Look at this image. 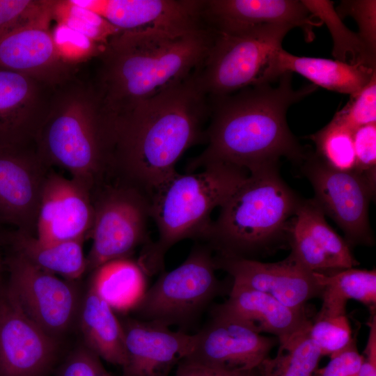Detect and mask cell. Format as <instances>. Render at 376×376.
<instances>
[{
    "label": "cell",
    "instance_id": "31",
    "mask_svg": "<svg viewBox=\"0 0 376 376\" xmlns=\"http://www.w3.org/2000/svg\"><path fill=\"white\" fill-rule=\"evenodd\" d=\"M310 139L315 145V154L327 165L342 171L354 170L355 155L350 130L331 120Z\"/></svg>",
    "mask_w": 376,
    "mask_h": 376
},
{
    "label": "cell",
    "instance_id": "1",
    "mask_svg": "<svg viewBox=\"0 0 376 376\" xmlns=\"http://www.w3.org/2000/svg\"><path fill=\"white\" fill-rule=\"evenodd\" d=\"M111 143L113 177L147 193L177 173L191 147L205 143L209 97L197 71L184 81L116 116L104 114Z\"/></svg>",
    "mask_w": 376,
    "mask_h": 376
},
{
    "label": "cell",
    "instance_id": "37",
    "mask_svg": "<svg viewBox=\"0 0 376 376\" xmlns=\"http://www.w3.org/2000/svg\"><path fill=\"white\" fill-rule=\"evenodd\" d=\"M58 376H112L101 359L84 344L72 350L61 364Z\"/></svg>",
    "mask_w": 376,
    "mask_h": 376
},
{
    "label": "cell",
    "instance_id": "14",
    "mask_svg": "<svg viewBox=\"0 0 376 376\" xmlns=\"http://www.w3.org/2000/svg\"><path fill=\"white\" fill-rule=\"evenodd\" d=\"M49 169L28 146L0 147V221L35 235Z\"/></svg>",
    "mask_w": 376,
    "mask_h": 376
},
{
    "label": "cell",
    "instance_id": "30",
    "mask_svg": "<svg viewBox=\"0 0 376 376\" xmlns=\"http://www.w3.org/2000/svg\"><path fill=\"white\" fill-rule=\"evenodd\" d=\"M311 15L328 27L333 38L332 55L336 60L351 64L376 68V53L372 52L358 33L348 29L337 14L334 2L327 0H301Z\"/></svg>",
    "mask_w": 376,
    "mask_h": 376
},
{
    "label": "cell",
    "instance_id": "11",
    "mask_svg": "<svg viewBox=\"0 0 376 376\" xmlns=\"http://www.w3.org/2000/svg\"><path fill=\"white\" fill-rule=\"evenodd\" d=\"M6 263L10 293L35 324L58 340L78 315L81 301L75 287L17 253Z\"/></svg>",
    "mask_w": 376,
    "mask_h": 376
},
{
    "label": "cell",
    "instance_id": "6",
    "mask_svg": "<svg viewBox=\"0 0 376 376\" xmlns=\"http://www.w3.org/2000/svg\"><path fill=\"white\" fill-rule=\"evenodd\" d=\"M249 175L244 169L212 163L200 172L175 173L151 196L150 217L158 232L156 240L142 246L137 261L148 276L164 271L169 250L186 239L203 241L220 207Z\"/></svg>",
    "mask_w": 376,
    "mask_h": 376
},
{
    "label": "cell",
    "instance_id": "10",
    "mask_svg": "<svg viewBox=\"0 0 376 376\" xmlns=\"http://www.w3.org/2000/svg\"><path fill=\"white\" fill-rule=\"evenodd\" d=\"M304 160L302 170L314 189L313 199L341 228L348 245H373L368 208L375 187L354 171L331 168L315 153Z\"/></svg>",
    "mask_w": 376,
    "mask_h": 376
},
{
    "label": "cell",
    "instance_id": "12",
    "mask_svg": "<svg viewBox=\"0 0 376 376\" xmlns=\"http://www.w3.org/2000/svg\"><path fill=\"white\" fill-rule=\"evenodd\" d=\"M58 340L35 324L8 290H0V376H45Z\"/></svg>",
    "mask_w": 376,
    "mask_h": 376
},
{
    "label": "cell",
    "instance_id": "3",
    "mask_svg": "<svg viewBox=\"0 0 376 376\" xmlns=\"http://www.w3.org/2000/svg\"><path fill=\"white\" fill-rule=\"evenodd\" d=\"M214 37L206 25L114 34L97 54L91 85L101 111L125 113L184 81L202 67Z\"/></svg>",
    "mask_w": 376,
    "mask_h": 376
},
{
    "label": "cell",
    "instance_id": "25",
    "mask_svg": "<svg viewBox=\"0 0 376 376\" xmlns=\"http://www.w3.org/2000/svg\"><path fill=\"white\" fill-rule=\"evenodd\" d=\"M77 318L84 345L100 359L122 367L126 352L121 322L90 284L80 303Z\"/></svg>",
    "mask_w": 376,
    "mask_h": 376
},
{
    "label": "cell",
    "instance_id": "17",
    "mask_svg": "<svg viewBox=\"0 0 376 376\" xmlns=\"http://www.w3.org/2000/svg\"><path fill=\"white\" fill-rule=\"evenodd\" d=\"M118 31L174 30L205 25L198 0H71Z\"/></svg>",
    "mask_w": 376,
    "mask_h": 376
},
{
    "label": "cell",
    "instance_id": "8",
    "mask_svg": "<svg viewBox=\"0 0 376 376\" xmlns=\"http://www.w3.org/2000/svg\"><path fill=\"white\" fill-rule=\"evenodd\" d=\"M212 249L197 241L177 267L163 271L132 311L136 318L186 331L222 291Z\"/></svg>",
    "mask_w": 376,
    "mask_h": 376
},
{
    "label": "cell",
    "instance_id": "32",
    "mask_svg": "<svg viewBox=\"0 0 376 376\" xmlns=\"http://www.w3.org/2000/svg\"><path fill=\"white\" fill-rule=\"evenodd\" d=\"M308 334L322 357L339 352L353 339L347 315H316L311 320Z\"/></svg>",
    "mask_w": 376,
    "mask_h": 376
},
{
    "label": "cell",
    "instance_id": "2",
    "mask_svg": "<svg viewBox=\"0 0 376 376\" xmlns=\"http://www.w3.org/2000/svg\"><path fill=\"white\" fill-rule=\"evenodd\" d=\"M292 75L283 73L275 86L262 84L210 99L206 147L187 164L188 173L224 163L250 173L278 166L282 157L304 160L306 155L288 125L286 113L317 86L309 84L295 90Z\"/></svg>",
    "mask_w": 376,
    "mask_h": 376
},
{
    "label": "cell",
    "instance_id": "20",
    "mask_svg": "<svg viewBox=\"0 0 376 376\" xmlns=\"http://www.w3.org/2000/svg\"><path fill=\"white\" fill-rule=\"evenodd\" d=\"M324 216L314 199L301 200L289 225L290 253L313 272L327 274L358 265L348 244Z\"/></svg>",
    "mask_w": 376,
    "mask_h": 376
},
{
    "label": "cell",
    "instance_id": "19",
    "mask_svg": "<svg viewBox=\"0 0 376 376\" xmlns=\"http://www.w3.org/2000/svg\"><path fill=\"white\" fill-rule=\"evenodd\" d=\"M120 322L126 352L123 376H169L193 347L194 334L136 318Z\"/></svg>",
    "mask_w": 376,
    "mask_h": 376
},
{
    "label": "cell",
    "instance_id": "23",
    "mask_svg": "<svg viewBox=\"0 0 376 376\" xmlns=\"http://www.w3.org/2000/svg\"><path fill=\"white\" fill-rule=\"evenodd\" d=\"M212 309L237 320L255 331L269 333L282 342L311 323L306 308L284 305L271 295L233 284L228 298Z\"/></svg>",
    "mask_w": 376,
    "mask_h": 376
},
{
    "label": "cell",
    "instance_id": "38",
    "mask_svg": "<svg viewBox=\"0 0 376 376\" xmlns=\"http://www.w3.org/2000/svg\"><path fill=\"white\" fill-rule=\"evenodd\" d=\"M363 362L355 338L343 350L330 357L329 362L318 368L313 376H358Z\"/></svg>",
    "mask_w": 376,
    "mask_h": 376
},
{
    "label": "cell",
    "instance_id": "26",
    "mask_svg": "<svg viewBox=\"0 0 376 376\" xmlns=\"http://www.w3.org/2000/svg\"><path fill=\"white\" fill-rule=\"evenodd\" d=\"M10 240L15 253L45 272L68 281H75L86 272L84 240L44 243L35 235L17 230Z\"/></svg>",
    "mask_w": 376,
    "mask_h": 376
},
{
    "label": "cell",
    "instance_id": "41",
    "mask_svg": "<svg viewBox=\"0 0 376 376\" xmlns=\"http://www.w3.org/2000/svg\"><path fill=\"white\" fill-rule=\"evenodd\" d=\"M1 258H0V277H1Z\"/></svg>",
    "mask_w": 376,
    "mask_h": 376
},
{
    "label": "cell",
    "instance_id": "29",
    "mask_svg": "<svg viewBox=\"0 0 376 376\" xmlns=\"http://www.w3.org/2000/svg\"><path fill=\"white\" fill-rule=\"evenodd\" d=\"M310 326L279 342L276 356L256 368L258 376H313L322 356L309 336Z\"/></svg>",
    "mask_w": 376,
    "mask_h": 376
},
{
    "label": "cell",
    "instance_id": "24",
    "mask_svg": "<svg viewBox=\"0 0 376 376\" xmlns=\"http://www.w3.org/2000/svg\"><path fill=\"white\" fill-rule=\"evenodd\" d=\"M296 72L330 91L353 95L363 89L376 75V68L348 64L338 60L295 56L281 48L277 53L274 75Z\"/></svg>",
    "mask_w": 376,
    "mask_h": 376
},
{
    "label": "cell",
    "instance_id": "7",
    "mask_svg": "<svg viewBox=\"0 0 376 376\" xmlns=\"http://www.w3.org/2000/svg\"><path fill=\"white\" fill-rule=\"evenodd\" d=\"M294 27L263 24L236 33L214 32L207 57L198 70L210 99L277 81L275 60L285 35Z\"/></svg>",
    "mask_w": 376,
    "mask_h": 376
},
{
    "label": "cell",
    "instance_id": "5",
    "mask_svg": "<svg viewBox=\"0 0 376 376\" xmlns=\"http://www.w3.org/2000/svg\"><path fill=\"white\" fill-rule=\"evenodd\" d=\"M301 200L283 180L278 166L250 173L219 207L201 242L215 255L256 260L288 240Z\"/></svg>",
    "mask_w": 376,
    "mask_h": 376
},
{
    "label": "cell",
    "instance_id": "35",
    "mask_svg": "<svg viewBox=\"0 0 376 376\" xmlns=\"http://www.w3.org/2000/svg\"><path fill=\"white\" fill-rule=\"evenodd\" d=\"M335 10L341 19L350 16L357 22L358 35L366 46L376 53V1H342Z\"/></svg>",
    "mask_w": 376,
    "mask_h": 376
},
{
    "label": "cell",
    "instance_id": "36",
    "mask_svg": "<svg viewBox=\"0 0 376 376\" xmlns=\"http://www.w3.org/2000/svg\"><path fill=\"white\" fill-rule=\"evenodd\" d=\"M355 155L354 171L370 185L376 184V123L357 128L352 132Z\"/></svg>",
    "mask_w": 376,
    "mask_h": 376
},
{
    "label": "cell",
    "instance_id": "27",
    "mask_svg": "<svg viewBox=\"0 0 376 376\" xmlns=\"http://www.w3.org/2000/svg\"><path fill=\"white\" fill-rule=\"evenodd\" d=\"M148 276L130 257L109 261L92 272L90 285L115 311H132L147 290Z\"/></svg>",
    "mask_w": 376,
    "mask_h": 376
},
{
    "label": "cell",
    "instance_id": "34",
    "mask_svg": "<svg viewBox=\"0 0 376 376\" xmlns=\"http://www.w3.org/2000/svg\"><path fill=\"white\" fill-rule=\"evenodd\" d=\"M332 120L352 132L376 123V75L359 92L350 95L346 105L336 113Z\"/></svg>",
    "mask_w": 376,
    "mask_h": 376
},
{
    "label": "cell",
    "instance_id": "16",
    "mask_svg": "<svg viewBox=\"0 0 376 376\" xmlns=\"http://www.w3.org/2000/svg\"><path fill=\"white\" fill-rule=\"evenodd\" d=\"M217 269L227 272L236 284L267 293L285 306L305 308L306 303L320 297L323 287L313 272L305 268L290 253L276 263L228 258L214 254Z\"/></svg>",
    "mask_w": 376,
    "mask_h": 376
},
{
    "label": "cell",
    "instance_id": "40",
    "mask_svg": "<svg viewBox=\"0 0 376 376\" xmlns=\"http://www.w3.org/2000/svg\"><path fill=\"white\" fill-rule=\"evenodd\" d=\"M369 334L363 353V362L358 376H376V315L371 311L368 321Z\"/></svg>",
    "mask_w": 376,
    "mask_h": 376
},
{
    "label": "cell",
    "instance_id": "4",
    "mask_svg": "<svg viewBox=\"0 0 376 376\" xmlns=\"http://www.w3.org/2000/svg\"><path fill=\"white\" fill-rule=\"evenodd\" d=\"M33 142L47 167L67 171L91 191L113 175L105 117L91 85L73 77L53 88Z\"/></svg>",
    "mask_w": 376,
    "mask_h": 376
},
{
    "label": "cell",
    "instance_id": "9",
    "mask_svg": "<svg viewBox=\"0 0 376 376\" xmlns=\"http://www.w3.org/2000/svg\"><path fill=\"white\" fill-rule=\"evenodd\" d=\"M91 194L94 217L86 272L109 261L130 257L138 246L152 241L148 233L151 198L147 193L111 178Z\"/></svg>",
    "mask_w": 376,
    "mask_h": 376
},
{
    "label": "cell",
    "instance_id": "21",
    "mask_svg": "<svg viewBox=\"0 0 376 376\" xmlns=\"http://www.w3.org/2000/svg\"><path fill=\"white\" fill-rule=\"evenodd\" d=\"M202 17L216 33H232L263 24H287L301 28L307 40L313 29L322 25L301 1L297 0H207Z\"/></svg>",
    "mask_w": 376,
    "mask_h": 376
},
{
    "label": "cell",
    "instance_id": "18",
    "mask_svg": "<svg viewBox=\"0 0 376 376\" xmlns=\"http://www.w3.org/2000/svg\"><path fill=\"white\" fill-rule=\"evenodd\" d=\"M46 18L0 37V68L29 76L50 87L72 77L71 62L63 52Z\"/></svg>",
    "mask_w": 376,
    "mask_h": 376
},
{
    "label": "cell",
    "instance_id": "22",
    "mask_svg": "<svg viewBox=\"0 0 376 376\" xmlns=\"http://www.w3.org/2000/svg\"><path fill=\"white\" fill-rule=\"evenodd\" d=\"M53 88L0 68V147L33 142Z\"/></svg>",
    "mask_w": 376,
    "mask_h": 376
},
{
    "label": "cell",
    "instance_id": "39",
    "mask_svg": "<svg viewBox=\"0 0 376 376\" xmlns=\"http://www.w3.org/2000/svg\"><path fill=\"white\" fill-rule=\"evenodd\" d=\"M175 376H258V373L256 370H230L184 358L178 363Z\"/></svg>",
    "mask_w": 376,
    "mask_h": 376
},
{
    "label": "cell",
    "instance_id": "15",
    "mask_svg": "<svg viewBox=\"0 0 376 376\" xmlns=\"http://www.w3.org/2000/svg\"><path fill=\"white\" fill-rule=\"evenodd\" d=\"M91 193L77 180L49 171L40 197L37 239L53 243L90 237L94 217Z\"/></svg>",
    "mask_w": 376,
    "mask_h": 376
},
{
    "label": "cell",
    "instance_id": "33",
    "mask_svg": "<svg viewBox=\"0 0 376 376\" xmlns=\"http://www.w3.org/2000/svg\"><path fill=\"white\" fill-rule=\"evenodd\" d=\"M58 1L0 0V37L8 32L46 18H52Z\"/></svg>",
    "mask_w": 376,
    "mask_h": 376
},
{
    "label": "cell",
    "instance_id": "28",
    "mask_svg": "<svg viewBox=\"0 0 376 376\" xmlns=\"http://www.w3.org/2000/svg\"><path fill=\"white\" fill-rule=\"evenodd\" d=\"M313 273L323 287L322 304L317 315H346L347 303L350 299L363 304L371 311H375V269L368 270L352 267L328 274Z\"/></svg>",
    "mask_w": 376,
    "mask_h": 376
},
{
    "label": "cell",
    "instance_id": "13",
    "mask_svg": "<svg viewBox=\"0 0 376 376\" xmlns=\"http://www.w3.org/2000/svg\"><path fill=\"white\" fill-rule=\"evenodd\" d=\"M194 335L185 359L230 370H254L269 357L278 339L211 310L210 318Z\"/></svg>",
    "mask_w": 376,
    "mask_h": 376
}]
</instances>
